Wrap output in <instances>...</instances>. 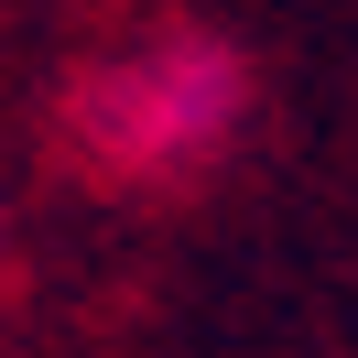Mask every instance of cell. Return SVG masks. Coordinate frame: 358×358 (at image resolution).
I'll use <instances>...</instances> for the list:
<instances>
[{
	"mask_svg": "<svg viewBox=\"0 0 358 358\" xmlns=\"http://www.w3.org/2000/svg\"><path fill=\"white\" fill-rule=\"evenodd\" d=\"M239 120H250V66L206 33H163L87 87V141L120 174H185V163L228 152Z\"/></svg>",
	"mask_w": 358,
	"mask_h": 358,
	"instance_id": "6da1fadb",
	"label": "cell"
}]
</instances>
